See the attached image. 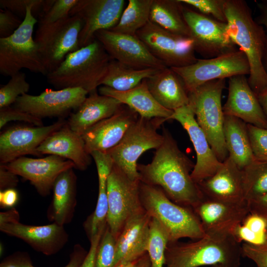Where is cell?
<instances>
[{
	"instance_id": "cell-32",
	"label": "cell",
	"mask_w": 267,
	"mask_h": 267,
	"mask_svg": "<svg viewBox=\"0 0 267 267\" xmlns=\"http://www.w3.org/2000/svg\"><path fill=\"white\" fill-rule=\"evenodd\" d=\"M223 135L228 156L241 170L256 160L247 123L238 118L224 115Z\"/></svg>"
},
{
	"instance_id": "cell-18",
	"label": "cell",
	"mask_w": 267,
	"mask_h": 267,
	"mask_svg": "<svg viewBox=\"0 0 267 267\" xmlns=\"http://www.w3.org/2000/svg\"><path fill=\"white\" fill-rule=\"evenodd\" d=\"M3 165L18 176L29 181L44 197L50 193L56 179L62 173L75 168L71 161L53 155L39 158L23 156Z\"/></svg>"
},
{
	"instance_id": "cell-27",
	"label": "cell",
	"mask_w": 267,
	"mask_h": 267,
	"mask_svg": "<svg viewBox=\"0 0 267 267\" xmlns=\"http://www.w3.org/2000/svg\"><path fill=\"white\" fill-rule=\"evenodd\" d=\"M89 94L67 121L68 127L81 136L94 125L112 116L123 105L115 98L101 95L96 90Z\"/></svg>"
},
{
	"instance_id": "cell-51",
	"label": "cell",
	"mask_w": 267,
	"mask_h": 267,
	"mask_svg": "<svg viewBox=\"0 0 267 267\" xmlns=\"http://www.w3.org/2000/svg\"><path fill=\"white\" fill-rule=\"evenodd\" d=\"M19 200L18 192L14 188L0 191V206L1 208H12Z\"/></svg>"
},
{
	"instance_id": "cell-8",
	"label": "cell",
	"mask_w": 267,
	"mask_h": 267,
	"mask_svg": "<svg viewBox=\"0 0 267 267\" xmlns=\"http://www.w3.org/2000/svg\"><path fill=\"white\" fill-rule=\"evenodd\" d=\"M166 121L165 118H146L139 116L121 141L107 153L113 164L130 179L140 180L137 160L147 150L158 148L164 137L157 131Z\"/></svg>"
},
{
	"instance_id": "cell-41",
	"label": "cell",
	"mask_w": 267,
	"mask_h": 267,
	"mask_svg": "<svg viewBox=\"0 0 267 267\" xmlns=\"http://www.w3.org/2000/svg\"><path fill=\"white\" fill-rule=\"evenodd\" d=\"M182 3L198 9L199 12L219 21L226 23L224 12L225 0H179Z\"/></svg>"
},
{
	"instance_id": "cell-46",
	"label": "cell",
	"mask_w": 267,
	"mask_h": 267,
	"mask_svg": "<svg viewBox=\"0 0 267 267\" xmlns=\"http://www.w3.org/2000/svg\"><path fill=\"white\" fill-rule=\"evenodd\" d=\"M242 255L253 261L258 267H267V243L259 245L244 242Z\"/></svg>"
},
{
	"instance_id": "cell-47",
	"label": "cell",
	"mask_w": 267,
	"mask_h": 267,
	"mask_svg": "<svg viewBox=\"0 0 267 267\" xmlns=\"http://www.w3.org/2000/svg\"><path fill=\"white\" fill-rule=\"evenodd\" d=\"M242 224L256 234L267 235V220L255 214H249Z\"/></svg>"
},
{
	"instance_id": "cell-26",
	"label": "cell",
	"mask_w": 267,
	"mask_h": 267,
	"mask_svg": "<svg viewBox=\"0 0 267 267\" xmlns=\"http://www.w3.org/2000/svg\"><path fill=\"white\" fill-rule=\"evenodd\" d=\"M37 151L40 155H53L70 160L75 168L81 171L86 170L91 162L82 136L73 131L67 123L49 135Z\"/></svg>"
},
{
	"instance_id": "cell-14",
	"label": "cell",
	"mask_w": 267,
	"mask_h": 267,
	"mask_svg": "<svg viewBox=\"0 0 267 267\" xmlns=\"http://www.w3.org/2000/svg\"><path fill=\"white\" fill-rule=\"evenodd\" d=\"M83 89H46L38 95L28 93L19 96L14 108L42 119L47 117L63 118L73 109H77L87 97Z\"/></svg>"
},
{
	"instance_id": "cell-50",
	"label": "cell",
	"mask_w": 267,
	"mask_h": 267,
	"mask_svg": "<svg viewBox=\"0 0 267 267\" xmlns=\"http://www.w3.org/2000/svg\"><path fill=\"white\" fill-rule=\"evenodd\" d=\"M102 234L97 235L89 241V251L79 267H95L96 251Z\"/></svg>"
},
{
	"instance_id": "cell-19",
	"label": "cell",
	"mask_w": 267,
	"mask_h": 267,
	"mask_svg": "<svg viewBox=\"0 0 267 267\" xmlns=\"http://www.w3.org/2000/svg\"><path fill=\"white\" fill-rule=\"evenodd\" d=\"M170 120L178 122L187 133L196 154V162L191 172L196 183L213 176L221 166L203 131L198 124L191 106L181 107L174 111Z\"/></svg>"
},
{
	"instance_id": "cell-11",
	"label": "cell",
	"mask_w": 267,
	"mask_h": 267,
	"mask_svg": "<svg viewBox=\"0 0 267 267\" xmlns=\"http://www.w3.org/2000/svg\"><path fill=\"white\" fill-rule=\"evenodd\" d=\"M83 21L77 16H69L44 29H37L35 41L48 73L54 71L70 53L80 48L79 35Z\"/></svg>"
},
{
	"instance_id": "cell-33",
	"label": "cell",
	"mask_w": 267,
	"mask_h": 267,
	"mask_svg": "<svg viewBox=\"0 0 267 267\" xmlns=\"http://www.w3.org/2000/svg\"><path fill=\"white\" fill-rule=\"evenodd\" d=\"M182 4L179 0H153L149 21L169 32L190 37Z\"/></svg>"
},
{
	"instance_id": "cell-13",
	"label": "cell",
	"mask_w": 267,
	"mask_h": 267,
	"mask_svg": "<svg viewBox=\"0 0 267 267\" xmlns=\"http://www.w3.org/2000/svg\"><path fill=\"white\" fill-rule=\"evenodd\" d=\"M183 14L195 51L206 58H211L237 50L228 34L226 23L184 6Z\"/></svg>"
},
{
	"instance_id": "cell-36",
	"label": "cell",
	"mask_w": 267,
	"mask_h": 267,
	"mask_svg": "<svg viewBox=\"0 0 267 267\" xmlns=\"http://www.w3.org/2000/svg\"><path fill=\"white\" fill-rule=\"evenodd\" d=\"M242 171L247 202L267 193V162L256 160Z\"/></svg>"
},
{
	"instance_id": "cell-56",
	"label": "cell",
	"mask_w": 267,
	"mask_h": 267,
	"mask_svg": "<svg viewBox=\"0 0 267 267\" xmlns=\"http://www.w3.org/2000/svg\"><path fill=\"white\" fill-rule=\"evenodd\" d=\"M136 267H152L149 256L147 253L143 255L138 260Z\"/></svg>"
},
{
	"instance_id": "cell-49",
	"label": "cell",
	"mask_w": 267,
	"mask_h": 267,
	"mask_svg": "<svg viewBox=\"0 0 267 267\" xmlns=\"http://www.w3.org/2000/svg\"><path fill=\"white\" fill-rule=\"evenodd\" d=\"M247 203L250 214H257L267 220V193Z\"/></svg>"
},
{
	"instance_id": "cell-58",
	"label": "cell",
	"mask_w": 267,
	"mask_h": 267,
	"mask_svg": "<svg viewBox=\"0 0 267 267\" xmlns=\"http://www.w3.org/2000/svg\"><path fill=\"white\" fill-rule=\"evenodd\" d=\"M3 251V245H2V244H0V256H1V254L2 255Z\"/></svg>"
},
{
	"instance_id": "cell-25",
	"label": "cell",
	"mask_w": 267,
	"mask_h": 267,
	"mask_svg": "<svg viewBox=\"0 0 267 267\" xmlns=\"http://www.w3.org/2000/svg\"><path fill=\"white\" fill-rule=\"evenodd\" d=\"M151 217L145 211L130 218L116 241L113 267L138 261L146 253Z\"/></svg>"
},
{
	"instance_id": "cell-42",
	"label": "cell",
	"mask_w": 267,
	"mask_h": 267,
	"mask_svg": "<svg viewBox=\"0 0 267 267\" xmlns=\"http://www.w3.org/2000/svg\"><path fill=\"white\" fill-rule=\"evenodd\" d=\"M252 151L256 160L267 162V129L247 124Z\"/></svg>"
},
{
	"instance_id": "cell-34",
	"label": "cell",
	"mask_w": 267,
	"mask_h": 267,
	"mask_svg": "<svg viewBox=\"0 0 267 267\" xmlns=\"http://www.w3.org/2000/svg\"><path fill=\"white\" fill-rule=\"evenodd\" d=\"M159 70L161 69H136L111 59L100 85L118 91L128 90L136 87Z\"/></svg>"
},
{
	"instance_id": "cell-17",
	"label": "cell",
	"mask_w": 267,
	"mask_h": 267,
	"mask_svg": "<svg viewBox=\"0 0 267 267\" xmlns=\"http://www.w3.org/2000/svg\"><path fill=\"white\" fill-rule=\"evenodd\" d=\"M67 123L63 118L48 126L11 127L0 135V164H6L26 155L41 156L37 149L51 134Z\"/></svg>"
},
{
	"instance_id": "cell-9",
	"label": "cell",
	"mask_w": 267,
	"mask_h": 267,
	"mask_svg": "<svg viewBox=\"0 0 267 267\" xmlns=\"http://www.w3.org/2000/svg\"><path fill=\"white\" fill-rule=\"evenodd\" d=\"M140 182L130 179L113 164L107 183V223L116 240L127 221L144 211L140 198Z\"/></svg>"
},
{
	"instance_id": "cell-21",
	"label": "cell",
	"mask_w": 267,
	"mask_h": 267,
	"mask_svg": "<svg viewBox=\"0 0 267 267\" xmlns=\"http://www.w3.org/2000/svg\"><path fill=\"white\" fill-rule=\"evenodd\" d=\"M206 233L230 234L250 214L248 203L233 204L207 198L193 209Z\"/></svg>"
},
{
	"instance_id": "cell-31",
	"label": "cell",
	"mask_w": 267,
	"mask_h": 267,
	"mask_svg": "<svg viewBox=\"0 0 267 267\" xmlns=\"http://www.w3.org/2000/svg\"><path fill=\"white\" fill-rule=\"evenodd\" d=\"M101 95L115 98L129 106L139 116L146 118H162L170 120L174 111L167 109L155 100L148 89L146 79L130 90L118 91L102 86L98 89Z\"/></svg>"
},
{
	"instance_id": "cell-12",
	"label": "cell",
	"mask_w": 267,
	"mask_h": 267,
	"mask_svg": "<svg viewBox=\"0 0 267 267\" xmlns=\"http://www.w3.org/2000/svg\"><path fill=\"white\" fill-rule=\"evenodd\" d=\"M136 35L151 53L167 67L186 66L198 59L190 37L169 32L150 21Z\"/></svg>"
},
{
	"instance_id": "cell-53",
	"label": "cell",
	"mask_w": 267,
	"mask_h": 267,
	"mask_svg": "<svg viewBox=\"0 0 267 267\" xmlns=\"http://www.w3.org/2000/svg\"><path fill=\"white\" fill-rule=\"evenodd\" d=\"M19 213L14 207L0 213V224L17 223L19 222Z\"/></svg>"
},
{
	"instance_id": "cell-55",
	"label": "cell",
	"mask_w": 267,
	"mask_h": 267,
	"mask_svg": "<svg viewBox=\"0 0 267 267\" xmlns=\"http://www.w3.org/2000/svg\"><path fill=\"white\" fill-rule=\"evenodd\" d=\"M0 267H17L14 253L5 258L0 263Z\"/></svg>"
},
{
	"instance_id": "cell-43",
	"label": "cell",
	"mask_w": 267,
	"mask_h": 267,
	"mask_svg": "<svg viewBox=\"0 0 267 267\" xmlns=\"http://www.w3.org/2000/svg\"><path fill=\"white\" fill-rule=\"evenodd\" d=\"M87 253L81 245L75 244L70 255L69 261L64 267H79ZM14 254L17 267H35L33 265L30 257L26 252H18Z\"/></svg>"
},
{
	"instance_id": "cell-20",
	"label": "cell",
	"mask_w": 267,
	"mask_h": 267,
	"mask_svg": "<svg viewBox=\"0 0 267 267\" xmlns=\"http://www.w3.org/2000/svg\"><path fill=\"white\" fill-rule=\"evenodd\" d=\"M139 115L129 106L123 104L112 116L102 120L87 130L82 135L86 149L107 152L122 139Z\"/></svg>"
},
{
	"instance_id": "cell-22",
	"label": "cell",
	"mask_w": 267,
	"mask_h": 267,
	"mask_svg": "<svg viewBox=\"0 0 267 267\" xmlns=\"http://www.w3.org/2000/svg\"><path fill=\"white\" fill-rule=\"evenodd\" d=\"M223 113L239 118L247 124L267 129V118L245 75L229 78L228 95Z\"/></svg>"
},
{
	"instance_id": "cell-54",
	"label": "cell",
	"mask_w": 267,
	"mask_h": 267,
	"mask_svg": "<svg viewBox=\"0 0 267 267\" xmlns=\"http://www.w3.org/2000/svg\"><path fill=\"white\" fill-rule=\"evenodd\" d=\"M257 96L267 118V88L259 93Z\"/></svg>"
},
{
	"instance_id": "cell-37",
	"label": "cell",
	"mask_w": 267,
	"mask_h": 267,
	"mask_svg": "<svg viewBox=\"0 0 267 267\" xmlns=\"http://www.w3.org/2000/svg\"><path fill=\"white\" fill-rule=\"evenodd\" d=\"M169 242L164 227L157 220L151 218L146 253L152 267H165V253Z\"/></svg>"
},
{
	"instance_id": "cell-7",
	"label": "cell",
	"mask_w": 267,
	"mask_h": 267,
	"mask_svg": "<svg viewBox=\"0 0 267 267\" xmlns=\"http://www.w3.org/2000/svg\"><path fill=\"white\" fill-rule=\"evenodd\" d=\"M225 88V79H219L207 82L188 93L189 104L196 121L221 162L228 156L223 135L224 114L222 105Z\"/></svg>"
},
{
	"instance_id": "cell-45",
	"label": "cell",
	"mask_w": 267,
	"mask_h": 267,
	"mask_svg": "<svg viewBox=\"0 0 267 267\" xmlns=\"http://www.w3.org/2000/svg\"><path fill=\"white\" fill-rule=\"evenodd\" d=\"M23 22L17 15L9 10L0 9V38H4L12 35Z\"/></svg>"
},
{
	"instance_id": "cell-35",
	"label": "cell",
	"mask_w": 267,
	"mask_h": 267,
	"mask_svg": "<svg viewBox=\"0 0 267 267\" xmlns=\"http://www.w3.org/2000/svg\"><path fill=\"white\" fill-rule=\"evenodd\" d=\"M153 0H129L117 24L110 30L135 36L149 21Z\"/></svg>"
},
{
	"instance_id": "cell-40",
	"label": "cell",
	"mask_w": 267,
	"mask_h": 267,
	"mask_svg": "<svg viewBox=\"0 0 267 267\" xmlns=\"http://www.w3.org/2000/svg\"><path fill=\"white\" fill-rule=\"evenodd\" d=\"M78 0H55L50 9L39 18L38 29L49 27L68 18Z\"/></svg>"
},
{
	"instance_id": "cell-4",
	"label": "cell",
	"mask_w": 267,
	"mask_h": 267,
	"mask_svg": "<svg viewBox=\"0 0 267 267\" xmlns=\"http://www.w3.org/2000/svg\"><path fill=\"white\" fill-rule=\"evenodd\" d=\"M52 0H36L27 8L23 22L11 36L0 38V73L12 76L26 69L35 73L48 74L33 37L34 28L40 18L53 3Z\"/></svg>"
},
{
	"instance_id": "cell-10",
	"label": "cell",
	"mask_w": 267,
	"mask_h": 267,
	"mask_svg": "<svg viewBox=\"0 0 267 267\" xmlns=\"http://www.w3.org/2000/svg\"><path fill=\"white\" fill-rule=\"evenodd\" d=\"M171 68L181 79L188 93L211 81L249 75L250 70L248 59L240 49L214 58L198 59L186 66Z\"/></svg>"
},
{
	"instance_id": "cell-3",
	"label": "cell",
	"mask_w": 267,
	"mask_h": 267,
	"mask_svg": "<svg viewBox=\"0 0 267 267\" xmlns=\"http://www.w3.org/2000/svg\"><path fill=\"white\" fill-rule=\"evenodd\" d=\"M241 245L230 234L206 233L193 241L169 242L165 267H206L221 265L239 267Z\"/></svg>"
},
{
	"instance_id": "cell-6",
	"label": "cell",
	"mask_w": 267,
	"mask_h": 267,
	"mask_svg": "<svg viewBox=\"0 0 267 267\" xmlns=\"http://www.w3.org/2000/svg\"><path fill=\"white\" fill-rule=\"evenodd\" d=\"M139 193L144 211L164 227L170 242L184 238L197 240L205 235L193 209L175 203L160 187L140 181Z\"/></svg>"
},
{
	"instance_id": "cell-48",
	"label": "cell",
	"mask_w": 267,
	"mask_h": 267,
	"mask_svg": "<svg viewBox=\"0 0 267 267\" xmlns=\"http://www.w3.org/2000/svg\"><path fill=\"white\" fill-rule=\"evenodd\" d=\"M18 176L8 170L4 165H0V191L14 188L19 182Z\"/></svg>"
},
{
	"instance_id": "cell-39",
	"label": "cell",
	"mask_w": 267,
	"mask_h": 267,
	"mask_svg": "<svg viewBox=\"0 0 267 267\" xmlns=\"http://www.w3.org/2000/svg\"><path fill=\"white\" fill-rule=\"evenodd\" d=\"M116 241L107 226L97 248L95 267H113L116 253Z\"/></svg>"
},
{
	"instance_id": "cell-52",
	"label": "cell",
	"mask_w": 267,
	"mask_h": 267,
	"mask_svg": "<svg viewBox=\"0 0 267 267\" xmlns=\"http://www.w3.org/2000/svg\"><path fill=\"white\" fill-rule=\"evenodd\" d=\"M257 6L260 14L257 18V22L266 28V47L264 58V67L267 73V0H263L258 2Z\"/></svg>"
},
{
	"instance_id": "cell-30",
	"label": "cell",
	"mask_w": 267,
	"mask_h": 267,
	"mask_svg": "<svg viewBox=\"0 0 267 267\" xmlns=\"http://www.w3.org/2000/svg\"><path fill=\"white\" fill-rule=\"evenodd\" d=\"M73 168L62 173L52 188L53 197L47 211V218L52 223L63 225L70 223L77 205V177Z\"/></svg>"
},
{
	"instance_id": "cell-2",
	"label": "cell",
	"mask_w": 267,
	"mask_h": 267,
	"mask_svg": "<svg viewBox=\"0 0 267 267\" xmlns=\"http://www.w3.org/2000/svg\"><path fill=\"white\" fill-rule=\"evenodd\" d=\"M224 12L228 34L248 59L250 70L248 83L257 95L267 88V73L264 64L266 31L253 19L250 7L243 0H225Z\"/></svg>"
},
{
	"instance_id": "cell-59",
	"label": "cell",
	"mask_w": 267,
	"mask_h": 267,
	"mask_svg": "<svg viewBox=\"0 0 267 267\" xmlns=\"http://www.w3.org/2000/svg\"><path fill=\"white\" fill-rule=\"evenodd\" d=\"M225 267L221 265H213V266H208V267Z\"/></svg>"
},
{
	"instance_id": "cell-16",
	"label": "cell",
	"mask_w": 267,
	"mask_h": 267,
	"mask_svg": "<svg viewBox=\"0 0 267 267\" xmlns=\"http://www.w3.org/2000/svg\"><path fill=\"white\" fill-rule=\"evenodd\" d=\"M125 3L124 0H78L69 16H77L83 21L79 35L80 48L93 42L97 32L110 30L117 25Z\"/></svg>"
},
{
	"instance_id": "cell-1",
	"label": "cell",
	"mask_w": 267,
	"mask_h": 267,
	"mask_svg": "<svg viewBox=\"0 0 267 267\" xmlns=\"http://www.w3.org/2000/svg\"><path fill=\"white\" fill-rule=\"evenodd\" d=\"M162 144L151 162L137 164L140 180L161 188L175 203L193 209L203 195L191 174L195 164L179 148L169 131L162 129Z\"/></svg>"
},
{
	"instance_id": "cell-44",
	"label": "cell",
	"mask_w": 267,
	"mask_h": 267,
	"mask_svg": "<svg viewBox=\"0 0 267 267\" xmlns=\"http://www.w3.org/2000/svg\"><path fill=\"white\" fill-rule=\"evenodd\" d=\"M23 121L36 126H43L42 119L10 106L0 109V129L11 121Z\"/></svg>"
},
{
	"instance_id": "cell-57",
	"label": "cell",
	"mask_w": 267,
	"mask_h": 267,
	"mask_svg": "<svg viewBox=\"0 0 267 267\" xmlns=\"http://www.w3.org/2000/svg\"><path fill=\"white\" fill-rule=\"evenodd\" d=\"M138 261L119 264L114 267H136Z\"/></svg>"
},
{
	"instance_id": "cell-28",
	"label": "cell",
	"mask_w": 267,
	"mask_h": 267,
	"mask_svg": "<svg viewBox=\"0 0 267 267\" xmlns=\"http://www.w3.org/2000/svg\"><path fill=\"white\" fill-rule=\"evenodd\" d=\"M90 155L96 166L98 194L95 210L83 224L84 230L89 241L97 235L103 233L107 226V183L108 177L113 166V162L107 153L95 151L92 152Z\"/></svg>"
},
{
	"instance_id": "cell-29",
	"label": "cell",
	"mask_w": 267,
	"mask_h": 267,
	"mask_svg": "<svg viewBox=\"0 0 267 267\" xmlns=\"http://www.w3.org/2000/svg\"><path fill=\"white\" fill-rule=\"evenodd\" d=\"M146 81L150 93L163 107L174 111L189 104L188 93L184 83L172 68L159 70Z\"/></svg>"
},
{
	"instance_id": "cell-24",
	"label": "cell",
	"mask_w": 267,
	"mask_h": 267,
	"mask_svg": "<svg viewBox=\"0 0 267 267\" xmlns=\"http://www.w3.org/2000/svg\"><path fill=\"white\" fill-rule=\"evenodd\" d=\"M204 197L233 204L247 203L243 188L242 171L229 157L211 177L198 183Z\"/></svg>"
},
{
	"instance_id": "cell-38",
	"label": "cell",
	"mask_w": 267,
	"mask_h": 267,
	"mask_svg": "<svg viewBox=\"0 0 267 267\" xmlns=\"http://www.w3.org/2000/svg\"><path fill=\"white\" fill-rule=\"evenodd\" d=\"M10 77L8 82L0 89V109L10 106L30 89L24 72L20 71Z\"/></svg>"
},
{
	"instance_id": "cell-23",
	"label": "cell",
	"mask_w": 267,
	"mask_h": 267,
	"mask_svg": "<svg viewBox=\"0 0 267 267\" xmlns=\"http://www.w3.org/2000/svg\"><path fill=\"white\" fill-rule=\"evenodd\" d=\"M0 230L22 240L35 251L46 256L58 253L69 239L64 226L55 223L39 226L20 222L5 223L0 224Z\"/></svg>"
},
{
	"instance_id": "cell-5",
	"label": "cell",
	"mask_w": 267,
	"mask_h": 267,
	"mask_svg": "<svg viewBox=\"0 0 267 267\" xmlns=\"http://www.w3.org/2000/svg\"><path fill=\"white\" fill-rule=\"evenodd\" d=\"M112 59L95 39L87 45L69 53L54 71L46 75L55 88H81L88 93L96 90Z\"/></svg>"
},
{
	"instance_id": "cell-15",
	"label": "cell",
	"mask_w": 267,
	"mask_h": 267,
	"mask_svg": "<svg viewBox=\"0 0 267 267\" xmlns=\"http://www.w3.org/2000/svg\"><path fill=\"white\" fill-rule=\"evenodd\" d=\"M95 38L102 45L112 59L136 69H162L166 65L155 57L136 35L103 30Z\"/></svg>"
}]
</instances>
